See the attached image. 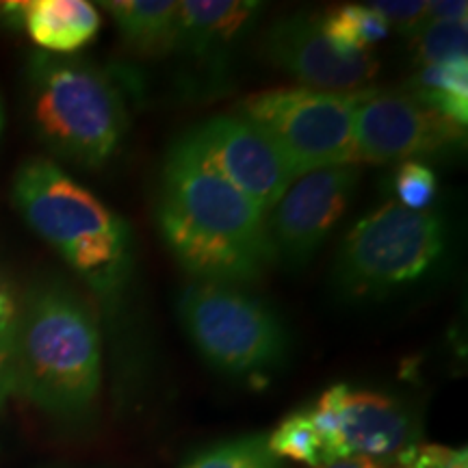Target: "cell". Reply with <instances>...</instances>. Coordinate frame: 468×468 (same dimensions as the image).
<instances>
[{
    "instance_id": "26",
    "label": "cell",
    "mask_w": 468,
    "mask_h": 468,
    "mask_svg": "<svg viewBox=\"0 0 468 468\" xmlns=\"http://www.w3.org/2000/svg\"><path fill=\"white\" fill-rule=\"evenodd\" d=\"M325 468H401V466L395 464V462H382V460L362 458V455H351V458L338 460L335 464Z\"/></svg>"
},
{
    "instance_id": "25",
    "label": "cell",
    "mask_w": 468,
    "mask_h": 468,
    "mask_svg": "<svg viewBox=\"0 0 468 468\" xmlns=\"http://www.w3.org/2000/svg\"><path fill=\"white\" fill-rule=\"evenodd\" d=\"M468 3L458 0H430L427 3V17L430 22H444V25H466Z\"/></svg>"
},
{
    "instance_id": "14",
    "label": "cell",
    "mask_w": 468,
    "mask_h": 468,
    "mask_svg": "<svg viewBox=\"0 0 468 468\" xmlns=\"http://www.w3.org/2000/svg\"><path fill=\"white\" fill-rule=\"evenodd\" d=\"M22 27L44 52L72 55L101 33V11L87 0H27Z\"/></svg>"
},
{
    "instance_id": "10",
    "label": "cell",
    "mask_w": 468,
    "mask_h": 468,
    "mask_svg": "<svg viewBox=\"0 0 468 468\" xmlns=\"http://www.w3.org/2000/svg\"><path fill=\"white\" fill-rule=\"evenodd\" d=\"M261 55L269 66L295 79L300 87L354 93L368 90L379 72L371 52L343 55L325 39L319 14H292L273 22L261 37Z\"/></svg>"
},
{
    "instance_id": "5",
    "label": "cell",
    "mask_w": 468,
    "mask_h": 468,
    "mask_svg": "<svg viewBox=\"0 0 468 468\" xmlns=\"http://www.w3.org/2000/svg\"><path fill=\"white\" fill-rule=\"evenodd\" d=\"M178 314L202 358L226 376H262L282 365L289 351L276 310L234 284L196 280L180 292Z\"/></svg>"
},
{
    "instance_id": "11",
    "label": "cell",
    "mask_w": 468,
    "mask_h": 468,
    "mask_svg": "<svg viewBox=\"0 0 468 468\" xmlns=\"http://www.w3.org/2000/svg\"><path fill=\"white\" fill-rule=\"evenodd\" d=\"M358 180V165L327 167L297 178L269 218L276 261L306 265L343 219Z\"/></svg>"
},
{
    "instance_id": "22",
    "label": "cell",
    "mask_w": 468,
    "mask_h": 468,
    "mask_svg": "<svg viewBox=\"0 0 468 468\" xmlns=\"http://www.w3.org/2000/svg\"><path fill=\"white\" fill-rule=\"evenodd\" d=\"M401 468H468V452L447 449L442 444L417 442L393 460Z\"/></svg>"
},
{
    "instance_id": "23",
    "label": "cell",
    "mask_w": 468,
    "mask_h": 468,
    "mask_svg": "<svg viewBox=\"0 0 468 468\" xmlns=\"http://www.w3.org/2000/svg\"><path fill=\"white\" fill-rule=\"evenodd\" d=\"M371 7L378 14L384 16V20L390 27H397L403 33L417 35L425 25H430V17H427V3L425 0H401V3H371Z\"/></svg>"
},
{
    "instance_id": "20",
    "label": "cell",
    "mask_w": 468,
    "mask_h": 468,
    "mask_svg": "<svg viewBox=\"0 0 468 468\" xmlns=\"http://www.w3.org/2000/svg\"><path fill=\"white\" fill-rule=\"evenodd\" d=\"M414 44H417V57L423 66L462 61L468 52V27L430 22L414 35Z\"/></svg>"
},
{
    "instance_id": "7",
    "label": "cell",
    "mask_w": 468,
    "mask_h": 468,
    "mask_svg": "<svg viewBox=\"0 0 468 468\" xmlns=\"http://www.w3.org/2000/svg\"><path fill=\"white\" fill-rule=\"evenodd\" d=\"M358 91L276 87L251 93L237 113L278 145L295 178L327 167L356 165L354 115Z\"/></svg>"
},
{
    "instance_id": "9",
    "label": "cell",
    "mask_w": 468,
    "mask_h": 468,
    "mask_svg": "<svg viewBox=\"0 0 468 468\" xmlns=\"http://www.w3.org/2000/svg\"><path fill=\"white\" fill-rule=\"evenodd\" d=\"M200 159L269 213L295 183L278 145L239 113L215 115L186 133Z\"/></svg>"
},
{
    "instance_id": "4",
    "label": "cell",
    "mask_w": 468,
    "mask_h": 468,
    "mask_svg": "<svg viewBox=\"0 0 468 468\" xmlns=\"http://www.w3.org/2000/svg\"><path fill=\"white\" fill-rule=\"evenodd\" d=\"M33 133L58 159L98 169L113 159L128 131L115 80L85 58L35 52L25 68Z\"/></svg>"
},
{
    "instance_id": "13",
    "label": "cell",
    "mask_w": 468,
    "mask_h": 468,
    "mask_svg": "<svg viewBox=\"0 0 468 468\" xmlns=\"http://www.w3.org/2000/svg\"><path fill=\"white\" fill-rule=\"evenodd\" d=\"M336 417L345 458L393 462L420 436L419 420L406 403L371 390H351L347 384H338Z\"/></svg>"
},
{
    "instance_id": "27",
    "label": "cell",
    "mask_w": 468,
    "mask_h": 468,
    "mask_svg": "<svg viewBox=\"0 0 468 468\" xmlns=\"http://www.w3.org/2000/svg\"><path fill=\"white\" fill-rule=\"evenodd\" d=\"M0 131H3V107H0Z\"/></svg>"
},
{
    "instance_id": "12",
    "label": "cell",
    "mask_w": 468,
    "mask_h": 468,
    "mask_svg": "<svg viewBox=\"0 0 468 468\" xmlns=\"http://www.w3.org/2000/svg\"><path fill=\"white\" fill-rule=\"evenodd\" d=\"M262 9L265 5L256 0H183L172 52L186 63L196 83L219 87L259 25Z\"/></svg>"
},
{
    "instance_id": "15",
    "label": "cell",
    "mask_w": 468,
    "mask_h": 468,
    "mask_svg": "<svg viewBox=\"0 0 468 468\" xmlns=\"http://www.w3.org/2000/svg\"><path fill=\"white\" fill-rule=\"evenodd\" d=\"M101 7L109 11L126 46L139 57H165L174 50L178 25L174 0H109Z\"/></svg>"
},
{
    "instance_id": "16",
    "label": "cell",
    "mask_w": 468,
    "mask_h": 468,
    "mask_svg": "<svg viewBox=\"0 0 468 468\" xmlns=\"http://www.w3.org/2000/svg\"><path fill=\"white\" fill-rule=\"evenodd\" d=\"M410 96L423 107L436 111L453 124L468 122V61H447L423 66L410 83Z\"/></svg>"
},
{
    "instance_id": "17",
    "label": "cell",
    "mask_w": 468,
    "mask_h": 468,
    "mask_svg": "<svg viewBox=\"0 0 468 468\" xmlns=\"http://www.w3.org/2000/svg\"><path fill=\"white\" fill-rule=\"evenodd\" d=\"M319 25L325 39L343 55H362L384 42L390 25L371 5H343L319 14Z\"/></svg>"
},
{
    "instance_id": "1",
    "label": "cell",
    "mask_w": 468,
    "mask_h": 468,
    "mask_svg": "<svg viewBox=\"0 0 468 468\" xmlns=\"http://www.w3.org/2000/svg\"><path fill=\"white\" fill-rule=\"evenodd\" d=\"M156 221L169 254L200 282H251L276 262L265 210L210 169L186 134L163 163Z\"/></svg>"
},
{
    "instance_id": "8",
    "label": "cell",
    "mask_w": 468,
    "mask_h": 468,
    "mask_svg": "<svg viewBox=\"0 0 468 468\" xmlns=\"http://www.w3.org/2000/svg\"><path fill=\"white\" fill-rule=\"evenodd\" d=\"M464 128L423 107L408 91H358L354 115L356 165L442 154L464 144Z\"/></svg>"
},
{
    "instance_id": "18",
    "label": "cell",
    "mask_w": 468,
    "mask_h": 468,
    "mask_svg": "<svg viewBox=\"0 0 468 468\" xmlns=\"http://www.w3.org/2000/svg\"><path fill=\"white\" fill-rule=\"evenodd\" d=\"M267 444L276 458L302 462L310 468H325L335 464L327 453L325 442L310 419L308 408L295 410L267 436Z\"/></svg>"
},
{
    "instance_id": "19",
    "label": "cell",
    "mask_w": 468,
    "mask_h": 468,
    "mask_svg": "<svg viewBox=\"0 0 468 468\" xmlns=\"http://www.w3.org/2000/svg\"><path fill=\"white\" fill-rule=\"evenodd\" d=\"M183 468H284L271 453L267 436H241L210 444L185 462Z\"/></svg>"
},
{
    "instance_id": "21",
    "label": "cell",
    "mask_w": 468,
    "mask_h": 468,
    "mask_svg": "<svg viewBox=\"0 0 468 468\" xmlns=\"http://www.w3.org/2000/svg\"><path fill=\"white\" fill-rule=\"evenodd\" d=\"M393 196L410 210H430L438 196L434 169L419 159L401 161L393 174Z\"/></svg>"
},
{
    "instance_id": "3",
    "label": "cell",
    "mask_w": 468,
    "mask_h": 468,
    "mask_svg": "<svg viewBox=\"0 0 468 468\" xmlns=\"http://www.w3.org/2000/svg\"><path fill=\"white\" fill-rule=\"evenodd\" d=\"M11 197L27 226L101 300L120 297L131 278L133 234L115 210L44 156H33L17 167Z\"/></svg>"
},
{
    "instance_id": "24",
    "label": "cell",
    "mask_w": 468,
    "mask_h": 468,
    "mask_svg": "<svg viewBox=\"0 0 468 468\" xmlns=\"http://www.w3.org/2000/svg\"><path fill=\"white\" fill-rule=\"evenodd\" d=\"M14 327H0V406L14 395Z\"/></svg>"
},
{
    "instance_id": "6",
    "label": "cell",
    "mask_w": 468,
    "mask_h": 468,
    "mask_svg": "<svg viewBox=\"0 0 468 468\" xmlns=\"http://www.w3.org/2000/svg\"><path fill=\"white\" fill-rule=\"evenodd\" d=\"M444 239L434 210L386 202L345 237L335 265L336 289L351 300H368L417 282L441 261Z\"/></svg>"
},
{
    "instance_id": "2",
    "label": "cell",
    "mask_w": 468,
    "mask_h": 468,
    "mask_svg": "<svg viewBox=\"0 0 468 468\" xmlns=\"http://www.w3.org/2000/svg\"><path fill=\"white\" fill-rule=\"evenodd\" d=\"M102 384V341L91 302L63 278L35 282L17 303L14 395L57 420H83Z\"/></svg>"
}]
</instances>
